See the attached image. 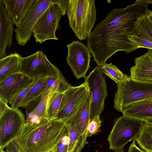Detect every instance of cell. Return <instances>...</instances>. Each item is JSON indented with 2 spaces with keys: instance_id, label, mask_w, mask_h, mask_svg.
<instances>
[{
  "instance_id": "cell-1",
  "label": "cell",
  "mask_w": 152,
  "mask_h": 152,
  "mask_svg": "<svg viewBox=\"0 0 152 152\" xmlns=\"http://www.w3.org/2000/svg\"><path fill=\"white\" fill-rule=\"evenodd\" d=\"M148 5L137 0L125 8L114 9L96 26L86 39L97 66L106 63L118 51L129 53L138 49L128 37L135 35L140 23L149 10Z\"/></svg>"
},
{
  "instance_id": "cell-2",
  "label": "cell",
  "mask_w": 152,
  "mask_h": 152,
  "mask_svg": "<svg viewBox=\"0 0 152 152\" xmlns=\"http://www.w3.org/2000/svg\"><path fill=\"white\" fill-rule=\"evenodd\" d=\"M67 130L64 121L45 118L38 124H25L15 140L21 152H48Z\"/></svg>"
},
{
  "instance_id": "cell-3",
  "label": "cell",
  "mask_w": 152,
  "mask_h": 152,
  "mask_svg": "<svg viewBox=\"0 0 152 152\" xmlns=\"http://www.w3.org/2000/svg\"><path fill=\"white\" fill-rule=\"evenodd\" d=\"M66 12L75 36L80 40L87 39L96 21L95 0H69Z\"/></svg>"
},
{
  "instance_id": "cell-4",
  "label": "cell",
  "mask_w": 152,
  "mask_h": 152,
  "mask_svg": "<svg viewBox=\"0 0 152 152\" xmlns=\"http://www.w3.org/2000/svg\"><path fill=\"white\" fill-rule=\"evenodd\" d=\"M114 108L122 113L131 104L152 98V81L134 79L127 76L117 84Z\"/></svg>"
},
{
  "instance_id": "cell-5",
  "label": "cell",
  "mask_w": 152,
  "mask_h": 152,
  "mask_svg": "<svg viewBox=\"0 0 152 152\" xmlns=\"http://www.w3.org/2000/svg\"><path fill=\"white\" fill-rule=\"evenodd\" d=\"M143 121L123 116L116 118L108 137L110 149L114 151L124 147L137 138L145 123Z\"/></svg>"
},
{
  "instance_id": "cell-6",
  "label": "cell",
  "mask_w": 152,
  "mask_h": 152,
  "mask_svg": "<svg viewBox=\"0 0 152 152\" xmlns=\"http://www.w3.org/2000/svg\"><path fill=\"white\" fill-rule=\"evenodd\" d=\"M20 72L34 79H41L58 75L61 72L52 64L42 51H37L26 57H21Z\"/></svg>"
},
{
  "instance_id": "cell-7",
  "label": "cell",
  "mask_w": 152,
  "mask_h": 152,
  "mask_svg": "<svg viewBox=\"0 0 152 152\" xmlns=\"http://www.w3.org/2000/svg\"><path fill=\"white\" fill-rule=\"evenodd\" d=\"M26 121L20 110L8 107L0 116V149H3L19 135Z\"/></svg>"
},
{
  "instance_id": "cell-8",
  "label": "cell",
  "mask_w": 152,
  "mask_h": 152,
  "mask_svg": "<svg viewBox=\"0 0 152 152\" xmlns=\"http://www.w3.org/2000/svg\"><path fill=\"white\" fill-rule=\"evenodd\" d=\"M62 15L61 10L56 4L53 3L48 7L33 29L36 42L41 44L49 39H59L56 37V31L59 28Z\"/></svg>"
},
{
  "instance_id": "cell-9",
  "label": "cell",
  "mask_w": 152,
  "mask_h": 152,
  "mask_svg": "<svg viewBox=\"0 0 152 152\" xmlns=\"http://www.w3.org/2000/svg\"><path fill=\"white\" fill-rule=\"evenodd\" d=\"M101 66H96L84 78L92 94L90 121L97 115L100 116L107 96V85Z\"/></svg>"
},
{
  "instance_id": "cell-10",
  "label": "cell",
  "mask_w": 152,
  "mask_h": 152,
  "mask_svg": "<svg viewBox=\"0 0 152 152\" xmlns=\"http://www.w3.org/2000/svg\"><path fill=\"white\" fill-rule=\"evenodd\" d=\"M89 93L88 86L85 81L78 86L70 85L63 93L56 119L67 120L84 103Z\"/></svg>"
},
{
  "instance_id": "cell-11",
  "label": "cell",
  "mask_w": 152,
  "mask_h": 152,
  "mask_svg": "<svg viewBox=\"0 0 152 152\" xmlns=\"http://www.w3.org/2000/svg\"><path fill=\"white\" fill-rule=\"evenodd\" d=\"M53 3V0H35L24 20L18 28L14 30L17 44L25 46L30 40L33 29L36 23Z\"/></svg>"
},
{
  "instance_id": "cell-12",
  "label": "cell",
  "mask_w": 152,
  "mask_h": 152,
  "mask_svg": "<svg viewBox=\"0 0 152 152\" xmlns=\"http://www.w3.org/2000/svg\"><path fill=\"white\" fill-rule=\"evenodd\" d=\"M67 63L75 77L84 78L90 67L91 53L87 46L78 41L67 45Z\"/></svg>"
},
{
  "instance_id": "cell-13",
  "label": "cell",
  "mask_w": 152,
  "mask_h": 152,
  "mask_svg": "<svg viewBox=\"0 0 152 152\" xmlns=\"http://www.w3.org/2000/svg\"><path fill=\"white\" fill-rule=\"evenodd\" d=\"M34 79L20 72L10 76L0 82V98L10 103L12 99Z\"/></svg>"
},
{
  "instance_id": "cell-14",
  "label": "cell",
  "mask_w": 152,
  "mask_h": 152,
  "mask_svg": "<svg viewBox=\"0 0 152 152\" xmlns=\"http://www.w3.org/2000/svg\"><path fill=\"white\" fill-rule=\"evenodd\" d=\"M5 11L16 28L26 18L35 0H1Z\"/></svg>"
},
{
  "instance_id": "cell-15",
  "label": "cell",
  "mask_w": 152,
  "mask_h": 152,
  "mask_svg": "<svg viewBox=\"0 0 152 152\" xmlns=\"http://www.w3.org/2000/svg\"><path fill=\"white\" fill-rule=\"evenodd\" d=\"M4 4L0 0V59L6 56L7 47L12 45V33L14 24L7 15Z\"/></svg>"
},
{
  "instance_id": "cell-16",
  "label": "cell",
  "mask_w": 152,
  "mask_h": 152,
  "mask_svg": "<svg viewBox=\"0 0 152 152\" xmlns=\"http://www.w3.org/2000/svg\"><path fill=\"white\" fill-rule=\"evenodd\" d=\"M134 65L130 69V77L133 79L152 81V50L136 57Z\"/></svg>"
},
{
  "instance_id": "cell-17",
  "label": "cell",
  "mask_w": 152,
  "mask_h": 152,
  "mask_svg": "<svg viewBox=\"0 0 152 152\" xmlns=\"http://www.w3.org/2000/svg\"><path fill=\"white\" fill-rule=\"evenodd\" d=\"M122 113L125 116L144 121L152 118V101H142L132 104Z\"/></svg>"
},
{
  "instance_id": "cell-18",
  "label": "cell",
  "mask_w": 152,
  "mask_h": 152,
  "mask_svg": "<svg viewBox=\"0 0 152 152\" xmlns=\"http://www.w3.org/2000/svg\"><path fill=\"white\" fill-rule=\"evenodd\" d=\"M75 113L65 122L69 138L67 152H80L85 145L87 137L81 135L77 129L75 122Z\"/></svg>"
},
{
  "instance_id": "cell-19",
  "label": "cell",
  "mask_w": 152,
  "mask_h": 152,
  "mask_svg": "<svg viewBox=\"0 0 152 152\" xmlns=\"http://www.w3.org/2000/svg\"><path fill=\"white\" fill-rule=\"evenodd\" d=\"M92 94L89 93L84 103L75 113V122L81 135L87 137V129L90 122Z\"/></svg>"
},
{
  "instance_id": "cell-20",
  "label": "cell",
  "mask_w": 152,
  "mask_h": 152,
  "mask_svg": "<svg viewBox=\"0 0 152 152\" xmlns=\"http://www.w3.org/2000/svg\"><path fill=\"white\" fill-rule=\"evenodd\" d=\"M21 57L19 54L14 53L0 59V82L20 72L19 65Z\"/></svg>"
},
{
  "instance_id": "cell-21",
  "label": "cell",
  "mask_w": 152,
  "mask_h": 152,
  "mask_svg": "<svg viewBox=\"0 0 152 152\" xmlns=\"http://www.w3.org/2000/svg\"><path fill=\"white\" fill-rule=\"evenodd\" d=\"M48 90L45 78L39 79L23 98L20 107H23L27 103Z\"/></svg>"
},
{
  "instance_id": "cell-22",
  "label": "cell",
  "mask_w": 152,
  "mask_h": 152,
  "mask_svg": "<svg viewBox=\"0 0 152 152\" xmlns=\"http://www.w3.org/2000/svg\"><path fill=\"white\" fill-rule=\"evenodd\" d=\"M45 78L48 90L52 94L63 93L70 86L61 72L57 76Z\"/></svg>"
},
{
  "instance_id": "cell-23",
  "label": "cell",
  "mask_w": 152,
  "mask_h": 152,
  "mask_svg": "<svg viewBox=\"0 0 152 152\" xmlns=\"http://www.w3.org/2000/svg\"><path fill=\"white\" fill-rule=\"evenodd\" d=\"M134 140L145 152H152V125L145 123L140 134Z\"/></svg>"
},
{
  "instance_id": "cell-24",
  "label": "cell",
  "mask_w": 152,
  "mask_h": 152,
  "mask_svg": "<svg viewBox=\"0 0 152 152\" xmlns=\"http://www.w3.org/2000/svg\"><path fill=\"white\" fill-rule=\"evenodd\" d=\"M63 93H51L45 115V118L48 120L50 121L57 119Z\"/></svg>"
},
{
  "instance_id": "cell-25",
  "label": "cell",
  "mask_w": 152,
  "mask_h": 152,
  "mask_svg": "<svg viewBox=\"0 0 152 152\" xmlns=\"http://www.w3.org/2000/svg\"><path fill=\"white\" fill-rule=\"evenodd\" d=\"M146 15L140 23L134 36L152 42V23Z\"/></svg>"
},
{
  "instance_id": "cell-26",
  "label": "cell",
  "mask_w": 152,
  "mask_h": 152,
  "mask_svg": "<svg viewBox=\"0 0 152 152\" xmlns=\"http://www.w3.org/2000/svg\"><path fill=\"white\" fill-rule=\"evenodd\" d=\"M101 68L102 72L114 80L117 84L123 81L127 76L111 63H104L101 66Z\"/></svg>"
},
{
  "instance_id": "cell-27",
  "label": "cell",
  "mask_w": 152,
  "mask_h": 152,
  "mask_svg": "<svg viewBox=\"0 0 152 152\" xmlns=\"http://www.w3.org/2000/svg\"><path fill=\"white\" fill-rule=\"evenodd\" d=\"M39 79H35L28 86L20 92L12 99L10 103L11 108L17 109L20 107L21 102L23 98Z\"/></svg>"
},
{
  "instance_id": "cell-28",
  "label": "cell",
  "mask_w": 152,
  "mask_h": 152,
  "mask_svg": "<svg viewBox=\"0 0 152 152\" xmlns=\"http://www.w3.org/2000/svg\"><path fill=\"white\" fill-rule=\"evenodd\" d=\"M100 117V116H96L90 121L87 129V137L97 134L100 132L101 121Z\"/></svg>"
},
{
  "instance_id": "cell-29",
  "label": "cell",
  "mask_w": 152,
  "mask_h": 152,
  "mask_svg": "<svg viewBox=\"0 0 152 152\" xmlns=\"http://www.w3.org/2000/svg\"><path fill=\"white\" fill-rule=\"evenodd\" d=\"M129 39L133 42L137 48H142L152 50V42L139 38L135 36H129Z\"/></svg>"
},
{
  "instance_id": "cell-30",
  "label": "cell",
  "mask_w": 152,
  "mask_h": 152,
  "mask_svg": "<svg viewBox=\"0 0 152 152\" xmlns=\"http://www.w3.org/2000/svg\"><path fill=\"white\" fill-rule=\"evenodd\" d=\"M69 143V132L67 130L64 136L58 144L56 152H67Z\"/></svg>"
},
{
  "instance_id": "cell-31",
  "label": "cell",
  "mask_w": 152,
  "mask_h": 152,
  "mask_svg": "<svg viewBox=\"0 0 152 152\" xmlns=\"http://www.w3.org/2000/svg\"><path fill=\"white\" fill-rule=\"evenodd\" d=\"M69 0H53V3L58 6L63 16L64 15L66 12Z\"/></svg>"
},
{
  "instance_id": "cell-32",
  "label": "cell",
  "mask_w": 152,
  "mask_h": 152,
  "mask_svg": "<svg viewBox=\"0 0 152 152\" xmlns=\"http://www.w3.org/2000/svg\"><path fill=\"white\" fill-rule=\"evenodd\" d=\"M5 148L6 152H21L17 145L15 140L10 142Z\"/></svg>"
},
{
  "instance_id": "cell-33",
  "label": "cell",
  "mask_w": 152,
  "mask_h": 152,
  "mask_svg": "<svg viewBox=\"0 0 152 152\" xmlns=\"http://www.w3.org/2000/svg\"><path fill=\"white\" fill-rule=\"evenodd\" d=\"M128 152H145L143 151L140 150L136 145L135 141L133 140L132 143L129 147Z\"/></svg>"
},
{
  "instance_id": "cell-34",
  "label": "cell",
  "mask_w": 152,
  "mask_h": 152,
  "mask_svg": "<svg viewBox=\"0 0 152 152\" xmlns=\"http://www.w3.org/2000/svg\"><path fill=\"white\" fill-rule=\"evenodd\" d=\"M7 102L2 99L0 98V116L4 113L7 108L9 107Z\"/></svg>"
},
{
  "instance_id": "cell-35",
  "label": "cell",
  "mask_w": 152,
  "mask_h": 152,
  "mask_svg": "<svg viewBox=\"0 0 152 152\" xmlns=\"http://www.w3.org/2000/svg\"><path fill=\"white\" fill-rule=\"evenodd\" d=\"M146 15L152 23V11L149 10Z\"/></svg>"
},
{
  "instance_id": "cell-36",
  "label": "cell",
  "mask_w": 152,
  "mask_h": 152,
  "mask_svg": "<svg viewBox=\"0 0 152 152\" xmlns=\"http://www.w3.org/2000/svg\"><path fill=\"white\" fill-rule=\"evenodd\" d=\"M140 1L148 5L152 4V0H139Z\"/></svg>"
},
{
  "instance_id": "cell-37",
  "label": "cell",
  "mask_w": 152,
  "mask_h": 152,
  "mask_svg": "<svg viewBox=\"0 0 152 152\" xmlns=\"http://www.w3.org/2000/svg\"><path fill=\"white\" fill-rule=\"evenodd\" d=\"M124 147L115 149L114 150V152H125L124 150Z\"/></svg>"
},
{
  "instance_id": "cell-38",
  "label": "cell",
  "mask_w": 152,
  "mask_h": 152,
  "mask_svg": "<svg viewBox=\"0 0 152 152\" xmlns=\"http://www.w3.org/2000/svg\"><path fill=\"white\" fill-rule=\"evenodd\" d=\"M144 122L146 124L152 125V118L146 120Z\"/></svg>"
},
{
  "instance_id": "cell-39",
  "label": "cell",
  "mask_w": 152,
  "mask_h": 152,
  "mask_svg": "<svg viewBox=\"0 0 152 152\" xmlns=\"http://www.w3.org/2000/svg\"><path fill=\"white\" fill-rule=\"evenodd\" d=\"M57 145L58 144L56 145L54 147L49 151L48 152H56Z\"/></svg>"
},
{
  "instance_id": "cell-40",
  "label": "cell",
  "mask_w": 152,
  "mask_h": 152,
  "mask_svg": "<svg viewBox=\"0 0 152 152\" xmlns=\"http://www.w3.org/2000/svg\"><path fill=\"white\" fill-rule=\"evenodd\" d=\"M143 101H152V98L148 99H147Z\"/></svg>"
},
{
  "instance_id": "cell-41",
  "label": "cell",
  "mask_w": 152,
  "mask_h": 152,
  "mask_svg": "<svg viewBox=\"0 0 152 152\" xmlns=\"http://www.w3.org/2000/svg\"><path fill=\"white\" fill-rule=\"evenodd\" d=\"M0 152H6V151H4L3 149H0Z\"/></svg>"
}]
</instances>
